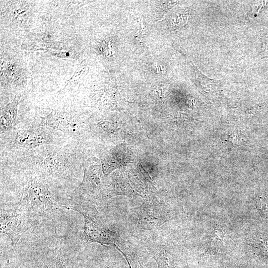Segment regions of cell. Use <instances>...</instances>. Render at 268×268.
I'll return each mask as SVG.
<instances>
[{
	"label": "cell",
	"instance_id": "cell-1",
	"mask_svg": "<svg viewBox=\"0 0 268 268\" xmlns=\"http://www.w3.org/2000/svg\"><path fill=\"white\" fill-rule=\"evenodd\" d=\"M14 158L15 162L45 178H66L78 169V142L44 145Z\"/></svg>",
	"mask_w": 268,
	"mask_h": 268
},
{
	"label": "cell",
	"instance_id": "cell-2",
	"mask_svg": "<svg viewBox=\"0 0 268 268\" xmlns=\"http://www.w3.org/2000/svg\"><path fill=\"white\" fill-rule=\"evenodd\" d=\"M68 138L61 132L47 127L17 126L0 134V152L15 157L42 145L65 144Z\"/></svg>",
	"mask_w": 268,
	"mask_h": 268
},
{
	"label": "cell",
	"instance_id": "cell-3",
	"mask_svg": "<svg viewBox=\"0 0 268 268\" xmlns=\"http://www.w3.org/2000/svg\"><path fill=\"white\" fill-rule=\"evenodd\" d=\"M29 170L22 181L19 206L28 214L54 218L60 212L61 205L50 189L46 178Z\"/></svg>",
	"mask_w": 268,
	"mask_h": 268
},
{
	"label": "cell",
	"instance_id": "cell-4",
	"mask_svg": "<svg viewBox=\"0 0 268 268\" xmlns=\"http://www.w3.org/2000/svg\"><path fill=\"white\" fill-rule=\"evenodd\" d=\"M69 207L83 215L84 235L87 242L114 246L126 259L135 255L131 243L124 240L105 224L94 203L72 201Z\"/></svg>",
	"mask_w": 268,
	"mask_h": 268
},
{
	"label": "cell",
	"instance_id": "cell-5",
	"mask_svg": "<svg viewBox=\"0 0 268 268\" xmlns=\"http://www.w3.org/2000/svg\"><path fill=\"white\" fill-rule=\"evenodd\" d=\"M83 170L82 182L75 190L72 201L94 203L103 198V184L101 181V167L98 160L80 156Z\"/></svg>",
	"mask_w": 268,
	"mask_h": 268
},
{
	"label": "cell",
	"instance_id": "cell-6",
	"mask_svg": "<svg viewBox=\"0 0 268 268\" xmlns=\"http://www.w3.org/2000/svg\"><path fill=\"white\" fill-rule=\"evenodd\" d=\"M132 210L137 214L141 228L148 230L161 226L171 219L174 214L169 205L153 196L146 199L140 206Z\"/></svg>",
	"mask_w": 268,
	"mask_h": 268
},
{
	"label": "cell",
	"instance_id": "cell-7",
	"mask_svg": "<svg viewBox=\"0 0 268 268\" xmlns=\"http://www.w3.org/2000/svg\"><path fill=\"white\" fill-rule=\"evenodd\" d=\"M84 121L77 114L52 112L41 118L32 126L47 127L59 131L72 140L78 142L82 136Z\"/></svg>",
	"mask_w": 268,
	"mask_h": 268
},
{
	"label": "cell",
	"instance_id": "cell-8",
	"mask_svg": "<svg viewBox=\"0 0 268 268\" xmlns=\"http://www.w3.org/2000/svg\"><path fill=\"white\" fill-rule=\"evenodd\" d=\"M27 213L20 206L10 209H0V230L15 245L28 228Z\"/></svg>",
	"mask_w": 268,
	"mask_h": 268
},
{
	"label": "cell",
	"instance_id": "cell-9",
	"mask_svg": "<svg viewBox=\"0 0 268 268\" xmlns=\"http://www.w3.org/2000/svg\"><path fill=\"white\" fill-rule=\"evenodd\" d=\"M19 97H16L11 102L3 107L0 111V134L10 131L18 125V104Z\"/></svg>",
	"mask_w": 268,
	"mask_h": 268
},
{
	"label": "cell",
	"instance_id": "cell-10",
	"mask_svg": "<svg viewBox=\"0 0 268 268\" xmlns=\"http://www.w3.org/2000/svg\"><path fill=\"white\" fill-rule=\"evenodd\" d=\"M154 259L157 262L158 268H175L173 259L169 252L161 247L152 250Z\"/></svg>",
	"mask_w": 268,
	"mask_h": 268
},
{
	"label": "cell",
	"instance_id": "cell-11",
	"mask_svg": "<svg viewBox=\"0 0 268 268\" xmlns=\"http://www.w3.org/2000/svg\"><path fill=\"white\" fill-rule=\"evenodd\" d=\"M196 72L197 82L200 88L205 92L209 91L218 81L211 79L202 73L194 64H192Z\"/></svg>",
	"mask_w": 268,
	"mask_h": 268
},
{
	"label": "cell",
	"instance_id": "cell-12",
	"mask_svg": "<svg viewBox=\"0 0 268 268\" xmlns=\"http://www.w3.org/2000/svg\"><path fill=\"white\" fill-rule=\"evenodd\" d=\"M255 201V206L263 220L268 224V198L264 196H258Z\"/></svg>",
	"mask_w": 268,
	"mask_h": 268
},
{
	"label": "cell",
	"instance_id": "cell-13",
	"mask_svg": "<svg viewBox=\"0 0 268 268\" xmlns=\"http://www.w3.org/2000/svg\"><path fill=\"white\" fill-rule=\"evenodd\" d=\"M37 268H67V265L62 257H56L44 261Z\"/></svg>",
	"mask_w": 268,
	"mask_h": 268
},
{
	"label": "cell",
	"instance_id": "cell-14",
	"mask_svg": "<svg viewBox=\"0 0 268 268\" xmlns=\"http://www.w3.org/2000/svg\"><path fill=\"white\" fill-rule=\"evenodd\" d=\"M226 233L227 229L225 226H218L210 232V237L212 239L220 242L222 244Z\"/></svg>",
	"mask_w": 268,
	"mask_h": 268
},
{
	"label": "cell",
	"instance_id": "cell-15",
	"mask_svg": "<svg viewBox=\"0 0 268 268\" xmlns=\"http://www.w3.org/2000/svg\"><path fill=\"white\" fill-rule=\"evenodd\" d=\"M262 54L264 57H268V29L263 37Z\"/></svg>",
	"mask_w": 268,
	"mask_h": 268
},
{
	"label": "cell",
	"instance_id": "cell-16",
	"mask_svg": "<svg viewBox=\"0 0 268 268\" xmlns=\"http://www.w3.org/2000/svg\"><path fill=\"white\" fill-rule=\"evenodd\" d=\"M231 139L234 143H237L238 142V138L237 136L234 135L231 137Z\"/></svg>",
	"mask_w": 268,
	"mask_h": 268
}]
</instances>
